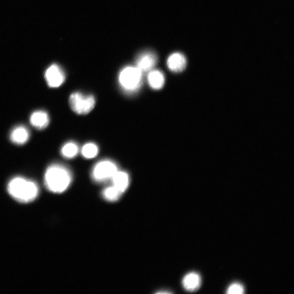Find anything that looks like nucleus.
Instances as JSON below:
<instances>
[{"mask_svg":"<svg viewBox=\"0 0 294 294\" xmlns=\"http://www.w3.org/2000/svg\"><path fill=\"white\" fill-rule=\"evenodd\" d=\"M167 67L172 72H183L187 65V59L185 56L180 53L171 54L167 59Z\"/></svg>","mask_w":294,"mask_h":294,"instance_id":"obj_8","label":"nucleus"},{"mask_svg":"<svg viewBox=\"0 0 294 294\" xmlns=\"http://www.w3.org/2000/svg\"><path fill=\"white\" fill-rule=\"evenodd\" d=\"M7 190L14 199L23 204L33 201L39 192L35 182L20 176L15 177L9 182Z\"/></svg>","mask_w":294,"mask_h":294,"instance_id":"obj_2","label":"nucleus"},{"mask_svg":"<svg viewBox=\"0 0 294 294\" xmlns=\"http://www.w3.org/2000/svg\"><path fill=\"white\" fill-rule=\"evenodd\" d=\"M244 292V287L239 283H233L227 290V293L229 294H242Z\"/></svg>","mask_w":294,"mask_h":294,"instance_id":"obj_17","label":"nucleus"},{"mask_svg":"<svg viewBox=\"0 0 294 294\" xmlns=\"http://www.w3.org/2000/svg\"><path fill=\"white\" fill-rule=\"evenodd\" d=\"M148 75V83L150 87L155 90L163 88L165 83V78L163 73L158 70H151Z\"/></svg>","mask_w":294,"mask_h":294,"instance_id":"obj_12","label":"nucleus"},{"mask_svg":"<svg viewBox=\"0 0 294 294\" xmlns=\"http://www.w3.org/2000/svg\"><path fill=\"white\" fill-rule=\"evenodd\" d=\"M98 146L93 143L86 144L82 149L83 156L85 158L88 159L95 158L98 155Z\"/></svg>","mask_w":294,"mask_h":294,"instance_id":"obj_15","label":"nucleus"},{"mask_svg":"<svg viewBox=\"0 0 294 294\" xmlns=\"http://www.w3.org/2000/svg\"><path fill=\"white\" fill-rule=\"evenodd\" d=\"M118 166L114 161L104 160L98 162L93 169L92 176L97 182H103L113 178L118 172Z\"/></svg>","mask_w":294,"mask_h":294,"instance_id":"obj_5","label":"nucleus"},{"mask_svg":"<svg viewBox=\"0 0 294 294\" xmlns=\"http://www.w3.org/2000/svg\"><path fill=\"white\" fill-rule=\"evenodd\" d=\"M29 121L35 129L43 130L48 126L50 118L48 113L45 111H36L30 116Z\"/></svg>","mask_w":294,"mask_h":294,"instance_id":"obj_9","label":"nucleus"},{"mask_svg":"<svg viewBox=\"0 0 294 294\" xmlns=\"http://www.w3.org/2000/svg\"><path fill=\"white\" fill-rule=\"evenodd\" d=\"M143 73L136 66H128L120 71L118 82L120 88L127 94H134L140 89Z\"/></svg>","mask_w":294,"mask_h":294,"instance_id":"obj_3","label":"nucleus"},{"mask_svg":"<svg viewBox=\"0 0 294 294\" xmlns=\"http://www.w3.org/2000/svg\"><path fill=\"white\" fill-rule=\"evenodd\" d=\"M201 277L196 272H191L184 277L182 284L187 291L194 292L199 290L201 285Z\"/></svg>","mask_w":294,"mask_h":294,"instance_id":"obj_11","label":"nucleus"},{"mask_svg":"<svg viewBox=\"0 0 294 294\" xmlns=\"http://www.w3.org/2000/svg\"><path fill=\"white\" fill-rule=\"evenodd\" d=\"M9 138L12 143L23 145L27 143L29 138V131L24 126H16L11 131Z\"/></svg>","mask_w":294,"mask_h":294,"instance_id":"obj_10","label":"nucleus"},{"mask_svg":"<svg viewBox=\"0 0 294 294\" xmlns=\"http://www.w3.org/2000/svg\"><path fill=\"white\" fill-rule=\"evenodd\" d=\"M69 103L74 113L84 115L89 114L94 109L95 100L93 95L75 92L70 95Z\"/></svg>","mask_w":294,"mask_h":294,"instance_id":"obj_4","label":"nucleus"},{"mask_svg":"<svg viewBox=\"0 0 294 294\" xmlns=\"http://www.w3.org/2000/svg\"><path fill=\"white\" fill-rule=\"evenodd\" d=\"M122 194V192L117 189L114 186L107 187L103 192L105 199L110 202L118 201Z\"/></svg>","mask_w":294,"mask_h":294,"instance_id":"obj_16","label":"nucleus"},{"mask_svg":"<svg viewBox=\"0 0 294 294\" xmlns=\"http://www.w3.org/2000/svg\"><path fill=\"white\" fill-rule=\"evenodd\" d=\"M158 57L154 52L150 50L145 51L137 58L136 67L143 73L150 72L158 63Z\"/></svg>","mask_w":294,"mask_h":294,"instance_id":"obj_7","label":"nucleus"},{"mask_svg":"<svg viewBox=\"0 0 294 294\" xmlns=\"http://www.w3.org/2000/svg\"><path fill=\"white\" fill-rule=\"evenodd\" d=\"M111 179L113 180V186L123 194L128 189L130 179L129 175L126 172L118 171Z\"/></svg>","mask_w":294,"mask_h":294,"instance_id":"obj_13","label":"nucleus"},{"mask_svg":"<svg viewBox=\"0 0 294 294\" xmlns=\"http://www.w3.org/2000/svg\"><path fill=\"white\" fill-rule=\"evenodd\" d=\"M79 151L78 145L73 142H69L62 146L60 149V154L64 158L73 159L78 155Z\"/></svg>","mask_w":294,"mask_h":294,"instance_id":"obj_14","label":"nucleus"},{"mask_svg":"<svg viewBox=\"0 0 294 294\" xmlns=\"http://www.w3.org/2000/svg\"><path fill=\"white\" fill-rule=\"evenodd\" d=\"M72 175L62 165L53 164L48 167L44 175V184L47 189L55 194H60L68 188Z\"/></svg>","mask_w":294,"mask_h":294,"instance_id":"obj_1","label":"nucleus"},{"mask_svg":"<svg viewBox=\"0 0 294 294\" xmlns=\"http://www.w3.org/2000/svg\"><path fill=\"white\" fill-rule=\"evenodd\" d=\"M45 78L50 88H58L65 82V75L59 66L53 64L45 72Z\"/></svg>","mask_w":294,"mask_h":294,"instance_id":"obj_6","label":"nucleus"}]
</instances>
